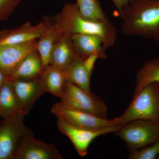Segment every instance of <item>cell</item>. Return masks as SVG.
I'll use <instances>...</instances> for the list:
<instances>
[{
	"label": "cell",
	"instance_id": "9c48e42d",
	"mask_svg": "<svg viewBox=\"0 0 159 159\" xmlns=\"http://www.w3.org/2000/svg\"><path fill=\"white\" fill-rule=\"evenodd\" d=\"M46 18L35 25L28 22L15 29L0 31V45L21 43L39 39L54 23Z\"/></svg>",
	"mask_w": 159,
	"mask_h": 159
},
{
	"label": "cell",
	"instance_id": "cb8c5ba5",
	"mask_svg": "<svg viewBox=\"0 0 159 159\" xmlns=\"http://www.w3.org/2000/svg\"><path fill=\"white\" fill-rule=\"evenodd\" d=\"M97 59H99V58L97 55H91L84 60V63L86 68L91 74L93 73L94 65Z\"/></svg>",
	"mask_w": 159,
	"mask_h": 159
},
{
	"label": "cell",
	"instance_id": "6da1fadb",
	"mask_svg": "<svg viewBox=\"0 0 159 159\" xmlns=\"http://www.w3.org/2000/svg\"><path fill=\"white\" fill-rule=\"evenodd\" d=\"M121 32L159 43V0H131L119 12Z\"/></svg>",
	"mask_w": 159,
	"mask_h": 159
},
{
	"label": "cell",
	"instance_id": "30bf717a",
	"mask_svg": "<svg viewBox=\"0 0 159 159\" xmlns=\"http://www.w3.org/2000/svg\"><path fill=\"white\" fill-rule=\"evenodd\" d=\"M12 83L20 110L26 116L30 112L37 99L47 93L41 75L31 79L14 80Z\"/></svg>",
	"mask_w": 159,
	"mask_h": 159
},
{
	"label": "cell",
	"instance_id": "9a60e30c",
	"mask_svg": "<svg viewBox=\"0 0 159 159\" xmlns=\"http://www.w3.org/2000/svg\"><path fill=\"white\" fill-rule=\"evenodd\" d=\"M84 58L77 55L67 68L63 71L66 81L77 85L88 92H91L92 74L86 68Z\"/></svg>",
	"mask_w": 159,
	"mask_h": 159
},
{
	"label": "cell",
	"instance_id": "d4e9b609",
	"mask_svg": "<svg viewBox=\"0 0 159 159\" xmlns=\"http://www.w3.org/2000/svg\"><path fill=\"white\" fill-rule=\"evenodd\" d=\"M130 1L131 0H111L114 5L116 7L119 12L121 11L122 8L127 5Z\"/></svg>",
	"mask_w": 159,
	"mask_h": 159
},
{
	"label": "cell",
	"instance_id": "4316f807",
	"mask_svg": "<svg viewBox=\"0 0 159 159\" xmlns=\"http://www.w3.org/2000/svg\"><path fill=\"white\" fill-rule=\"evenodd\" d=\"M157 159H159V156L157 158Z\"/></svg>",
	"mask_w": 159,
	"mask_h": 159
},
{
	"label": "cell",
	"instance_id": "83f0119b",
	"mask_svg": "<svg viewBox=\"0 0 159 159\" xmlns=\"http://www.w3.org/2000/svg\"><path fill=\"white\" fill-rule=\"evenodd\" d=\"M0 123H1V122H0Z\"/></svg>",
	"mask_w": 159,
	"mask_h": 159
},
{
	"label": "cell",
	"instance_id": "7402d4cb",
	"mask_svg": "<svg viewBox=\"0 0 159 159\" xmlns=\"http://www.w3.org/2000/svg\"><path fill=\"white\" fill-rule=\"evenodd\" d=\"M159 155V140L148 147L131 152L130 159H154Z\"/></svg>",
	"mask_w": 159,
	"mask_h": 159
},
{
	"label": "cell",
	"instance_id": "277c9868",
	"mask_svg": "<svg viewBox=\"0 0 159 159\" xmlns=\"http://www.w3.org/2000/svg\"><path fill=\"white\" fill-rule=\"evenodd\" d=\"M25 114L17 111L0 123V159H12L23 139L34 135L24 122Z\"/></svg>",
	"mask_w": 159,
	"mask_h": 159
},
{
	"label": "cell",
	"instance_id": "52a82bcc",
	"mask_svg": "<svg viewBox=\"0 0 159 159\" xmlns=\"http://www.w3.org/2000/svg\"><path fill=\"white\" fill-rule=\"evenodd\" d=\"M51 112L57 118L62 119L71 125L89 130H102L116 125L111 120L71 109L61 102L53 105Z\"/></svg>",
	"mask_w": 159,
	"mask_h": 159
},
{
	"label": "cell",
	"instance_id": "d6986e66",
	"mask_svg": "<svg viewBox=\"0 0 159 159\" xmlns=\"http://www.w3.org/2000/svg\"><path fill=\"white\" fill-rule=\"evenodd\" d=\"M20 110L12 80L7 77L0 89V117L3 119Z\"/></svg>",
	"mask_w": 159,
	"mask_h": 159
},
{
	"label": "cell",
	"instance_id": "2e32d148",
	"mask_svg": "<svg viewBox=\"0 0 159 159\" xmlns=\"http://www.w3.org/2000/svg\"><path fill=\"white\" fill-rule=\"evenodd\" d=\"M43 69L39 55L34 52L27 55L8 77L11 80L36 78L40 76Z\"/></svg>",
	"mask_w": 159,
	"mask_h": 159
},
{
	"label": "cell",
	"instance_id": "3957f363",
	"mask_svg": "<svg viewBox=\"0 0 159 159\" xmlns=\"http://www.w3.org/2000/svg\"><path fill=\"white\" fill-rule=\"evenodd\" d=\"M137 119L159 123V83L145 87L133 100L122 116L111 119L114 125L121 126Z\"/></svg>",
	"mask_w": 159,
	"mask_h": 159
},
{
	"label": "cell",
	"instance_id": "7c38bea8",
	"mask_svg": "<svg viewBox=\"0 0 159 159\" xmlns=\"http://www.w3.org/2000/svg\"><path fill=\"white\" fill-rule=\"evenodd\" d=\"M36 39L15 44L0 45V68L7 77L29 54L37 52Z\"/></svg>",
	"mask_w": 159,
	"mask_h": 159
},
{
	"label": "cell",
	"instance_id": "e0dca14e",
	"mask_svg": "<svg viewBox=\"0 0 159 159\" xmlns=\"http://www.w3.org/2000/svg\"><path fill=\"white\" fill-rule=\"evenodd\" d=\"M63 33L55 16V20L51 27L39 39L37 50L42 62L43 68L50 64V55L53 46Z\"/></svg>",
	"mask_w": 159,
	"mask_h": 159
},
{
	"label": "cell",
	"instance_id": "ac0fdd59",
	"mask_svg": "<svg viewBox=\"0 0 159 159\" xmlns=\"http://www.w3.org/2000/svg\"><path fill=\"white\" fill-rule=\"evenodd\" d=\"M41 77L47 93L60 98L66 83L63 71L49 65L43 69Z\"/></svg>",
	"mask_w": 159,
	"mask_h": 159
},
{
	"label": "cell",
	"instance_id": "ba28073f",
	"mask_svg": "<svg viewBox=\"0 0 159 159\" xmlns=\"http://www.w3.org/2000/svg\"><path fill=\"white\" fill-rule=\"evenodd\" d=\"M57 124L59 130L68 137L80 156L87 155L92 141L97 137L109 133H114L120 126H112L100 130H91L71 125L62 119L57 118Z\"/></svg>",
	"mask_w": 159,
	"mask_h": 159
},
{
	"label": "cell",
	"instance_id": "4fadbf2b",
	"mask_svg": "<svg viewBox=\"0 0 159 159\" xmlns=\"http://www.w3.org/2000/svg\"><path fill=\"white\" fill-rule=\"evenodd\" d=\"M77 55L74 49L71 34L63 33L53 46L49 65L64 71Z\"/></svg>",
	"mask_w": 159,
	"mask_h": 159
},
{
	"label": "cell",
	"instance_id": "8fae6325",
	"mask_svg": "<svg viewBox=\"0 0 159 159\" xmlns=\"http://www.w3.org/2000/svg\"><path fill=\"white\" fill-rule=\"evenodd\" d=\"M53 144L36 140L34 135L26 137L20 143L12 159H62Z\"/></svg>",
	"mask_w": 159,
	"mask_h": 159
},
{
	"label": "cell",
	"instance_id": "ffe728a7",
	"mask_svg": "<svg viewBox=\"0 0 159 159\" xmlns=\"http://www.w3.org/2000/svg\"><path fill=\"white\" fill-rule=\"evenodd\" d=\"M136 80L133 97L146 86L154 83H159V57L146 62L137 72Z\"/></svg>",
	"mask_w": 159,
	"mask_h": 159
},
{
	"label": "cell",
	"instance_id": "7a4b0ae2",
	"mask_svg": "<svg viewBox=\"0 0 159 159\" xmlns=\"http://www.w3.org/2000/svg\"><path fill=\"white\" fill-rule=\"evenodd\" d=\"M56 21L63 33L97 35L102 39L106 51L115 45L118 36L117 29L107 17L101 20L93 21L83 17L77 3L65 4Z\"/></svg>",
	"mask_w": 159,
	"mask_h": 159
},
{
	"label": "cell",
	"instance_id": "484cf974",
	"mask_svg": "<svg viewBox=\"0 0 159 159\" xmlns=\"http://www.w3.org/2000/svg\"><path fill=\"white\" fill-rule=\"evenodd\" d=\"M7 77L2 70L0 68V89L2 87L4 83L7 79Z\"/></svg>",
	"mask_w": 159,
	"mask_h": 159
},
{
	"label": "cell",
	"instance_id": "44dd1931",
	"mask_svg": "<svg viewBox=\"0 0 159 159\" xmlns=\"http://www.w3.org/2000/svg\"><path fill=\"white\" fill-rule=\"evenodd\" d=\"M76 3L80 15L84 18L98 21L107 17L99 0H77Z\"/></svg>",
	"mask_w": 159,
	"mask_h": 159
},
{
	"label": "cell",
	"instance_id": "8992f818",
	"mask_svg": "<svg viewBox=\"0 0 159 159\" xmlns=\"http://www.w3.org/2000/svg\"><path fill=\"white\" fill-rule=\"evenodd\" d=\"M122 139L131 152L144 148L159 140V123L137 119L120 126L114 132Z\"/></svg>",
	"mask_w": 159,
	"mask_h": 159
},
{
	"label": "cell",
	"instance_id": "603a6c76",
	"mask_svg": "<svg viewBox=\"0 0 159 159\" xmlns=\"http://www.w3.org/2000/svg\"><path fill=\"white\" fill-rule=\"evenodd\" d=\"M21 0H0V21L9 18Z\"/></svg>",
	"mask_w": 159,
	"mask_h": 159
},
{
	"label": "cell",
	"instance_id": "5b68a950",
	"mask_svg": "<svg viewBox=\"0 0 159 159\" xmlns=\"http://www.w3.org/2000/svg\"><path fill=\"white\" fill-rule=\"evenodd\" d=\"M65 106L107 119V107L105 102L95 94L66 81L60 97Z\"/></svg>",
	"mask_w": 159,
	"mask_h": 159
},
{
	"label": "cell",
	"instance_id": "5bb4252c",
	"mask_svg": "<svg viewBox=\"0 0 159 159\" xmlns=\"http://www.w3.org/2000/svg\"><path fill=\"white\" fill-rule=\"evenodd\" d=\"M76 53L85 59L91 55H96L99 59L107 58L106 50L102 39L97 35L85 34H71Z\"/></svg>",
	"mask_w": 159,
	"mask_h": 159
}]
</instances>
